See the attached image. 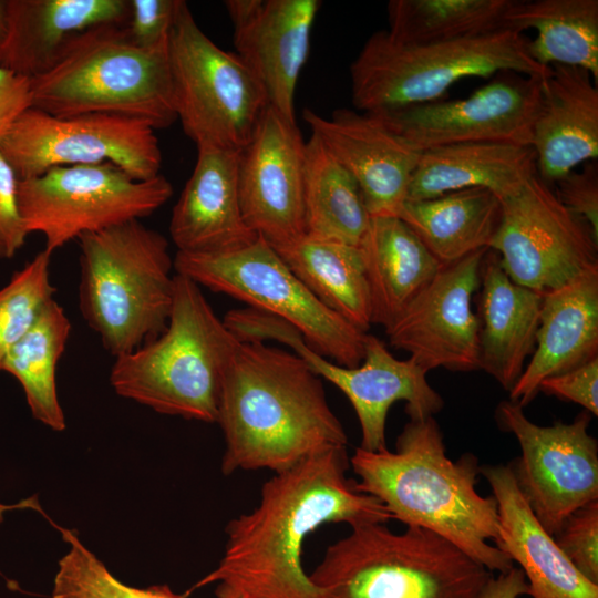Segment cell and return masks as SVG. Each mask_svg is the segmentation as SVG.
I'll list each match as a JSON object with an SVG mask.
<instances>
[{"label": "cell", "mask_w": 598, "mask_h": 598, "mask_svg": "<svg viewBox=\"0 0 598 598\" xmlns=\"http://www.w3.org/2000/svg\"><path fill=\"white\" fill-rule=\"evenodd\" d=\"M238 343L200 286L175 272L166 328L116 357L110 382L118 395L161 414L216 423L221 383Z\"/></svg>", "instance_id": "277c9868"}, {"label": "cell", "mask_w": 598, "mask_h": 598, "mask_svg": "<svg viewBox=\"0 0 598 598\" xmlns=\"http://www.w3.org/2000/svg\"><path fill=\"white\" fill-rule=\"evenodd\" d=\"M309 574L318 598H477L492 573L420 527H350Z\"/></svg>", "instance_id": "8992f818"}, {"label": "cell", "mask_w": 598, "mask_h": 598, "mask_svg": "<svg viewBox=\"0 0 598 598\" xmlns=\"http://www.w3.org/2000/svg\"><path fill=\"white\" fill-rule=\"evenodd\" d=\"M513 0H391L389 37L404 44L453 41L504 30ZM508 30V29H507Z\"/></svg>", "instance_id": "836d02e7"}, {"label": "cell", "mask_w": 598, "mask_h": 598, "mask_svg": "<svg viewBox=\"0 0 598 598\" xmlns=\"http://www.w3.org/2000/svg\"><path fill=\"white\" fill-rule=\"evenodd\" d=\"M78 240L80 310L105 350L116 358L159 336L174 291L168 240L141 220Z\"/></svg>", "instance_id": "5b68a950"}, {"label": "cell", "mask_w": 598, "mask_h": 598, "mask_svg": "<svg viewBox=\"0 0 598 598\" xmlns=\"http://www.w3.org/2000/svg\"><path fill=\"white\" fill-rule=\"evenodd\" d=\"M172 195L163 175L136 179L111 163L52 167L18 187L27 233H40L52 254L83 235L141 220Z\"/></svg>", "instance_id": "8fae6325"}, {"label": "cell", "mask_w": 598, "mask_h": 598, "mask_svg": "<svg viewBox=\"0 0 598 598\" xmlns=\"http://www.w3.org/2000/svg\"><path fill=\"white\" fill-rule=\"evenodd\" d=\"M272 248L323 306L368 332L371 302L359 246L303 235Z\"/></svg>", "instance_id": "4dcf8cb0"}, {"label": "cell", "mask_w": 598, "mask_h": 598, "mask_svg": "<svg viewBox=\"0 0 598 598\" xmlns=\"http://www.w3.org/2000/svg\"><path fill=\"white\" fill-rule=\"evenodd\" d=\"M559 202L584 220L598 239V167L595 161L574 169L556 182Z\"/></svg>", "instance_id": "f35d334b"}, {"label": "cell", "mask_w": 598, "mask_h": 598, "mask_svg": "<svg viewBox=\"0 0 598 598\" xmlns=\"http://www.w3.org/2000/svg\"><path fill=\"white\" fill-rule=\"evenodd\" d=\"M305 161L296 121L268 105L241 150L238 181L244 218L271 247L306 235Z\"/></svg>", "instance_id": "ac0fdd59"}, {"label": "cell", "mask_w": 598, "mask_h": 598, "mask_svg": "<svg viewBox=\"0 0 598 598\" xmlns=\"http://www.w3.org/2000/svg\"><path fill=\"white\" fill-rule=\"evenodd\" d=\"M31 107V81L0 66V143L16 120Z\"/></svg>", "instance_id": "b9f144b4"}, {"label": "cell", "mask_w": 598, "mask_h": 598, "mask_svg": "<svg viewBox=\"0 0 598 598\" xmlns=\"http://www.w3.org/2000/svg\"><path fill=\"white\" fill-rule=\"evenodd\" d=\"M8 32L0 66L28 79L49 72L85 31L125 25L128 0H7Z\"/></svg>", "instance_id": "cb8c5ba5"}, {"label": "cell", "mask_w": 598, "mask_h": 598, "mask_svg": "<svg viewBox=\"0 0 598 598\" xmlns=\"http://www.w3.org/2000/svg\"><path fill=\"white\" fill-rule=\"evenodd\" d=\"M179 0H128L124 25L128 39L141 48H155L168 41Z\"/></svg>", "instance_id": "74e56055"}, {"label": "cell", "mask_w": 598, "mask_h": 598, "mask_svg": "<svg viewBox=\"0 0 598 598\" xmlns=\"http://www.w3.org/2000/svg\"><path fill=\"white\" fill-rule=\"evenodd\" d=\"M241 151L197 146V158L171 216L169 235L177 251L223 254L254 243L239 195Z\"/></svg>", "instance_id": "44dd1931"}, {"label": "cell", "mask_w": 598, "mask_h": 598, "mask_svg": "<svg viewBox=\"0 0 598 598\" xmlns=\"http://www.w3.org/2000/svg\"><path fill=\"white\" fill-rule=\"evenodd\" d=\"M498 511L495 546L523 571L532 598H598V585L568 560L519 491L511 465H484Z\"/></svg>", "instance_id": "603a6c76"}, {"label": "cell", "mask_w": 598, "mask_h": 598, "mask_svg": "<svg viewBox=\"0 0 598 598\" xmlns=\"http://www.w3.org/2000/svg\"><path fill=\"white\" fill-rule=\"evenodd\" d=\"M173 102L184 133L196 144L241 151L268 106L243 61L219 48L179 0L168 37Z\"/></svg>", "instance_id": "30bf717a"}, {"label": "cell", "mask_w": 598, "mask_h": 598, "mask_svg": "<svg viewBox=\"0 0 598 598\" xmlns=\"http://www.w3.org/2000/svg\"><path fill=\"white\" fill-rule=\"evenodd\" d=\"M70 332L69 317L53 299L32 328L10 349L1 364V371L8 372L21 384L32 416L54 431L65 429L55 378Z\"/></svg>", "instance_id": "d6a6232c"}, {"label": "cell", "mask_w": 598, "mask_h": 598, "mask_svg": "<svg viewBox=\"0 0 598 598\" xmlns=\"http://www.w3.org/2000/svg\"><path fill=\"white\" fill-rule=\"evenodd\" d=\"M543 76L502 72L465 99L373 114L421 151L476 142L530 146Z\"/></svg>", "instance_id": "2e32d148"}, {"label": "cell", "mask_w": 598, "mask_h": 598, "mask_svg": "<svg viewBox=\"0 0 598 598\" xmlns=\"http://www.w3.org/2000/svg\"><path fill=\"white\" fill-rule=\"evenodd\" d=\"M252 334L260 341L272 339L287 344L312 372L347 396L359 420L362 450L386 448V416L396 401L406 403L410 419L433 416L444 406L442 396L427 382V371L410 357L396 359L374 336L367 334L361 364L347 368L310 349L301 333L278 317L258 316L252 323Z\"/></svg>", "instance_id": "5bb4252c"}, {"label": "cell", "mask_w": 598, "mask_h": 598, "mask_svg": "<svg viewBox=\"0 0 598 598\" xmlns=\"http://www.w3.org/2000/svg\"><path fill=\"white\" fill-rule=\"evenodd\" d=\"M553 537L574 567L598 585V499L573 512Z\"/></svg>", "instance_id": "8d00e7d4"}, {"label": "cell", "mask_w": 598, "mask_h": 598, "mask_svg": "<svg viewBox=\"0 0 598 598\" xmlns=\"http://www.w3.org/2000/svg\"><path fill=\"white\" fill-rule=\"evenodd\" d=\"M504 27L522 33L536 30L527 51L538 64L581 68L598 83L597 0H513Z\"/></svg>", "instance_id": "f546056e"}, {"label": "cell", "mask_w": 598, "mask_h": 598, "mask_svg": "<svg viewBox=\"0 0 598 598\" xmlns=\"http://www.w3.org/2000/svg\"><path fill=\"white\" fill-rule=\"evenodd\" d=\"M528 594V586L523 571L513 566L506 571L491 576L477 598H518Z\"/></svg>", "instance_id": "7bdbcfd3"}, {"label": "cell", "mask_w": 598, "mask_h": 598, "mask_svg": "<svg viewBox=\"0 0 598 598\" xmlns=\"http://www.w3.org/2000/svg\"><path fill=\"white\" fill-rule=\"evenodd\" d=\"M489 248L442 266L431 282L386 327L393 348L409 352L425 371L480 370L478 320L472 299Z\"/></svg>", "instance_id": "e0dca14e"}, {"label": "cell", "mask_w": 598, "mask_h": 598, "mask_svg": "<svg viewBox=\"0 0 598 598\" xmlns=\"http://www.w3.org/2000/svg\"><path fill=\"white\" fill-rule=\"evenodd\" d=\"M302 116L355 179L370 217H400L422 151L373 113L339 109L323 117L306 109Z\"/></svg>", "instance_id": "d6986e66"}, {"label": "cell", "mask_w": 598, "mask_h": 598, "mask_svg": "<svg viewBox=\"0 0 598 598\" xmlns=\"http://www.w3.org/2000/svg\"><path fill=\"white\" fill-rule=\"evenodd\" d=\"M31 107L54 116L112 114L154 130L176 120L168 41L141 48L124 25H101L75 38L59 62L31 79Z\"/></svg>", "instance_id": "52a82bcc"}, {"label": "cell", "mask_w": 598, "mask_h": 598, "mask_svg": "<svg viewBox=\"0 0 598 598\" xmlns=\"http://www.w3.org/2000/svg\"><path fill=\"white\" fill-rule=\"evenodd\" d=\"M349 465L340 447L275 473L257 506L227 524L223 557L195 588L221 584L244 598H318L302 564L308 536L327 524L393 519L378 498L355 488Z\"/></svg>", "instance_id": "6da1fadb"}, {"label": "cell", "mask_w": 598, "mask_h": 598, "mask_svg": "<svg viewBox=\"0 0 598 598\" xmlns=\"http://www.w3.org/2000/svg\"><path fill=\"white\" fill-rule=\"evenodd\" d=\"M502 200L484 188H466L423 200H406L400 218L445 266L489 248Z\"/></svg>", "instance_id": "f1b7e54d"}, {"label": "cell", "mask_w": 598, "mask_h": 598, "mask_svg": "<svg viewBox=\"0 0 598 598\" xmlns=\"http://www.w3.org/2000/svg\"><path fill=\"white\" fill-rule=\"evenodd\" d=\"M24 506H33V505H32L31 501L28 504L22 503L21 505H16V506H7V505H1L0 504V522L2 520V515H3V512L6 509H10V508H14V507H24Z\"/></svg>", "instance_id": "bcb514c9"}, {"label": "cell", "mask_w": 598, "mask_h": 598, "mask_svg": "<svg viewBox=\"0 0 598 598\" xmlns=\"http://www.w3.org/2000/svg\"><path fill=\"white\" fill-rule=\"evenodd\" d=\"M236 55L261 85L268 105L295 121V92L308 59L318 0H228Z\"/></svg>", "instance_id": "ffe728a7"}, {"label": "cell", "mask_w": 598, "mask_h": 598, "mask_svg": "<svg viewBox=\"0 0 598 598\" xmlns=\"http://www.w3.org/2000/svg\"><path fill=\"white\" fill-rule=\"evenodd\" d=\"M215 596L216 598H244L243 596L234 591L231 588L221 584L217 585Z\"/></svg>", "instance_id": "f6af8a7d"}, {"label": "cell", "mask_w": 598, "mask_h": 598, "mask_svg": "<svg viewBox=\"0 0 598 598\" xmlns=\"http://www.w3.org/2000/svg\"><path fill=\"white\" fill-rule=\"evenodd\" d=\"M528 38L514 30L453 41L404 44L386 30L374 32L350 65L357 110L381 113L437 101L464 78L502 72L545 75L548 68L527 51Z\"/></svg>", "instance_id": "ba28073f"}, {"label": "cell", "mask_w": 598, "mask_h": 598, "mask_svg": "<svg viewBox=\"0 0 598 598\" xmlns=\"http://www.w3.org/2000/svg\"><path fill=\"white\" fill-rule=\"evenodd\" d=\"M0 258H7L6 250L1 244H0Z\"/></svg>", "instance_id": "7dc6e473"}, {"label": "cell", "mask_w": 598, "mask_h": 598, "mask_svg": "<svg viewBox=\"0 0 598 598\" xmlns=\"http://www.w3.org/2000/svg\"><path fill=\"white\" fill-rule=\"evenodd\" d=\"M52 252L39 251L0 288V371L10 349L23 338L53 300Z\"/></svg>", "instance_id": "e575fe53"}, {"label": "cell", "mask_w": 598, "mask_h": 598, "mask_svg": "<svg viewBox=\"0 0 598 598\" xmlns=\"http://www.w3.org/2000/svg\"><path fill=\"white\" fill-rule=\"evenodd\" d=\"M349 463L355 488L378 498L393 519L439 535L491 573L514 566L489 544L498 539V511L494 496L475 488L478 460L471 453L451 460L434 416L410 419L395 451L358 447Z\"/></svg>", "instance_id": "3957f363"}, {"label": "cell", "mask_w": 598, "mask_h": 598, "mask_svg": "<svg viewBox=\"0 0 598 598\" xmlns=\"http://www.w3.org/2000/svg\"><path fill=\"white\" fill-rule=\"evenodd\" d=\"M359 247L370 293L371 322L386 328L442 266L400 217H371Z\"/></svg>", "instance_id": "83f0119b"}, {"label": "cell", "mask_w": 598, "mask_h": 598, "mask_svg": "<svg viewBox=\"0 0 598 598\" xmlns=\"http://www.w3.org/2000/svg\"><path fill=\"white\" fill-rule=\"evenodd\" d=\"M174 270L285 320L310 349L339 365L355 368L363 360L368 333L323 306L261 237L223 254L177 251Z\"/></svg>", "instance_id": "9c48e42d"}, {"label": "cell", "mask_w": 598, "mask_h": 598, "mask_svg": "<svg viewBox=\"0 0 598 598\" xmlns=\"http://www.w3.org/2000/svg\"><path fill=\"white\" fill-rule=\"evenodd\" d=\"M536 173L532 146L507 143H458L423 150L413 172L408 200H423L484 188L505 199Z\"/></svg>", "instance_id": "4316f807"}, {"label": "cell", "mask_w": 598, "mask_h": 598, "mask_svg": "<svg viewBox=\"0 0 598 598\" xmlns=\"http://www.w3.org/2000/svg\"><path fill=\"white\" fill-rule=\"evenodd\" d=\"M512 401L497 405L499 426L512 433L522 455L509 464L517 486L551 536L576 509L598 499V444L588 433L590 415L540 426Z\"/></svg>", "instance_id": "9a60e30c"}, {"label": "cell", "mask_w": 598, "mask_h": 598, "mask_svg": "<svg viewBox=\"0 0 598 598\" xmlns=\"http://www.w3.org/2000/svg\"><path fill=\"white\" fill-rule=\"evenodd\" d=\"M478 290L480 370L509 391L535 350L543 295L515 283L491 248L482 260Z\"/></svg>", "instance_id": "484cf974"}, {"label": "cell", "mask_w": 598, "mask_h": 598, "mask_svg": "<svg viewBox=\"0 0 598 598\" xmlns=\"http://www.w3.org/2000/svg\"><path fill=\"white\" fill-rule=\"evenodd\" d=\"M598 357V267L543 295L536 347L508 391L509 401L526 406L550 377Z\"/></svg>", "instance_id": "d4e9b609"}, {"label": "cell", "mask_w": 598, "mask_h": 598, "mask_svg": "<svg viewBox=\"0 0 598 598\" xmlns=\"http://www.w3.org/2000/svg\"><path fill=\"white\" fill-rule=\"evenodd\" d=\"M19 178L0 152V244L7 258L24 245L25 230L18 202Z\"/></svg>", "instance_id": "60d3db41"}, {"label": "cell", "mask_w": 598, "mask_h": 598, "mask_svg": "<svg viewBox=\"0 0 598 598\" xmlns=\"http://www.w3.org/2000/svg\"><path fill=\"white\" fill-rule=\"evenodd\" d=\"M303 205L307 236L360 245L371 219L360 188L315 134L306 143Z\"/></svg>", "instance_id": "1f68e13d"}, {"label": "cell", "mask_w": 598, "mask_h": 598, "mask_svg": "<svg viewBox=\"0 0 598 598\" xmlns=\"http://www.w3.org/2000/svg\"><path fill=\"white\" fill-rule=\"evenodd\" d=\"M489 248L515 283L542 295L598 267V239L537 174L502 199Z\"/></svg>", "instance_id": "4fadbf2b"}, {"label": "cell", "mask_w": 598, "mask_h": 598, "mask_svg": "<svg viewBox=\"0 0 598 598\" xmlns=\"http://www.w3.org/2000/svg\"><path fill=\"white\" fill-rule=\"evenodd\" d=\"M69 551L60 559L52 598H185L167 585L133 588L116 579L69 529L60 528Z\"/></svg>", "instance_id": "d590c367"}, {"label": "cell", "mask_w": 598, "mask_h": 598, "mask_svg": "<svg viewBox=\"0 0 598 598\" xmlns=\"http://www.w3.org/2000/svg\"><path fill=\"white\" fill-rule=\"evenodd\" d=\"M19 181L56 166L111 163L136 179L159 175L162 152L147 123L112 114L54 116L27 109L0 143Z\"/></svg>", "instance_id": "7c38bea8"}, {"label": "cell", "mask_w": 598, "mask_h": 598, "mask_svg": "<svg viewBox=\"0 0 598 598\" xmlns=\"http://www.w3.org/2000/svg\"><path fill=\"white\" fill-rule=\"evenodd\" d=\"M216 423L225 439L226 476L279 473L348 443L321 378L295 353L262 341H239L221 383Z\"/></svg>", "instance_id": "7a4b0ae2"}, {"label": "cell", "mask_w": 598, "mask_h": 598, "mask_svg": "<svg viewBox=\"0 0 598 598\" xmlns=\"http://www.w3.org/2000/svg\"><path fill=\"white\" fill-rule=\"evenodd\" d=\"M571 401L598 415V357L564 373L545 379L539 392Z\"/></svg>", "instance_id": "ab89813d"}, {"label": "cell", "mask_w": 598, "mask_h": 598, "mask_svg": "<svg viewBox=\"0 0 598 598\" xmlns=\"http://www.w3.org/2000/svg\"><path fill=\"white\" fill-rule=\"evenodd\" d=\"M530 146L536 173L556 183L598 157V83L585 69L551 65L542 79V102Z\"/></svg>", "instance_id": "7402d4cb"}, {"label": "cell", "mask_w": 598, "mask_h": 598, "mask_svg": "<svg viewBox=\"0 0 598 598\" xmlns=\"http://www.w3.org/2000/svg\"><path fill=\"white\" fill-rule=\"evenodd\" d=\"M8 32V4L7 0H0V47L3 44Z\"/></svg>", "instance_id": "ee69618b"}]
</instances>
